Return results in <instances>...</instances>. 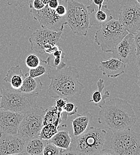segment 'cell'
<instances>
[{
	"mask_svg": "<svg viewBox=\"0 0 140 155\" xmlns=\"http://www.w3.org/2000/svg\"><path fill=\"white\" fill-rule=\"evenodd\" d=\"M137 117L132 105L120 98H112L101 107L98 122L113 133L131 129Z\"/></svg>",
	"mask_w": 140,
	"mask_h": 155,
	"instance_id": "cell-1",
	"label": "cell"
},
{
	"mask_svg": "<svg viewBox=\"0 0 140 155\" xmlns=\"http://www.w3.org/2000/svg\"><path fill=\"white\" fill-rule=\"evenodd\" d=\"M47 75L51 79L47 96L51 98L68 99L76 97L81 94L84 88L79 81V72L75 66L66 65L61 69H57L50 65Z\"/></svg>",
	"mask_w": 140,
	"mask_h": 155,
	"instance_id": "cell-2",
	"label": "cell"
},
{
	"mask_svg": "<svg viewBox=\"0 0 140 155\" xmlns=\"http://www.w3.org/2000/svg\"><path fill=\"white\" fill-rule=\"evenodd\" d=\"M39 93H26L17 90L2 89L0 109L25 115L37 105Z\"/></svg>",
	"mask_w": 140,
	"mask_h": 155,
	"instance_id": "cell-3",
	"label": "cell"
},
{
	"mask_svg": "<svg viewBox=\"0 0 140 155\" xmlns=\"http://www.w3.org/2000/svg\"><path fill=\"white\" fill-rule=\"evenodd\" d=\"M129 32L119 20L113 18L102 24L95 34V42L104 53H112L117 45Z\"/></svg>",
	"mask_w": 140,
	"mask_h": 155,
	"instance_id": "cell-4",
	"label": "cell"
},
{
	"mask_svg": "<svg viewBox=\"0 0 140 155\" xmlns=\"http://www.w3.org/2000/svg\"><path fill=\"white\" fill-rule=\"evenodd\" d=\"M106 130L90 127L86 131L76 137V149L73 154L100 155L106 142Z\"/></svg>",
	"mask_w": 140,
	"mask_h": 155,
	"instance_id": "cell-5",
	"label": "cell"
},
{
	"mask_svg": "<svg viewBox=\"0 0 140 155\" xmlns=\"http://www.w3.org/2000/svg\"><path fill=\"white\" fill-rule=\"evenodd\" d=\"M110 149L115 155H140V134L131 129L113 133Z\"/></svg>",
	"mask_w": 140,
	"mask_h": 155,
	"instance_id": "cell-6",
	"label": "cell"
},
{
	"mask_svg": "<svg viewBox=\"0 0 140 155\" xmlns=\"http://www.w3.org/2000/svg\"><path fill=\"white\" fill-rule=\"evenodd\" d=\"M66 20L75 35L86 36L91 25L86 6L83 3L75 0L69 1Z\"/></svg>",
	"mask_w": 140,
	"mask_h": 155,
	"instance_id": "cell-7",
	"label": "cell"
},
{
	"mask_svg": "<svg viewBox=\"0 0 140 155\" xmlns=\"http://www.w3.org/2000/svg\"><path fill=\"white\" fill-rule=\"evenodd\" d=\"M63 31H54L41 28L34 31L29 38L31 49L41 54H52L61 37Z\"/></svg>",
	"mask_w": 140,
	"mask_h": 155,
	"instance_id": "cell-8",
	"label": "cell"
},
{
	"mask_svg": "<svg viewBox=\"0 0 140 155\" xmlns=\"http://www.w3.org/2000/svg\"><path fill=\"white\" fill-rule=\"evenodd\" d=\"M45 109L37 106L26 114L20 122L18 135L24 141L39 137L41 130L44 126L43 118Z\"/></svg>",
	"mask_w": 140,
	"mask_h": 155,
	"instance_id": "cell-9",
	"label": "cell"
},
{
	"mask_svg": "<svg viewBox=\"0 0 140 155\" xmlns=\"http://www.w3.org/2000/svg\"><path fill=\"white\" fill-rule=\"evenodd\" d=\"M33 18L38 21L41 28L54 31H63L66 23V17L60 16L56 8L50 7L47 4L41 10L30 8Z\"/></svg>",
	"mask_w": 140,
	"mask_h": 155,
	"instance_id": "cell-10",
	"label": "cell"
},
{
	"mask_svg": "<svg viewBox=\"0 0 140 155\" xmlns=\"http://www.w3.org/2000/svg\"><path fill=\"white\" fill-rule=\"evenodd\" d=\"M119 20L125 29L134 34L140 29V8L137 3L127 4L122 7Z\"/></svg>",
	"mask_w": 140,
	"mask_h": 155,
	"instance_id": "cell-11",
	"label": "cell"
},
{
	"mask_svg": "<svg viewBox=\"0 0 140 155\" xmlns=\"http://www.w3.org/2000/svg\"><path fill=\"white\" fill-rule=\"evenodd\" d=\"M137 57V48L134 34L128 33L112 52V58H118L125 64H129L134 61Z\"/></svg>",
	"mask_w": 140,
	"mask_h": 155,
	"instance_id": "cell-12",
	"label": "cell"
},
{
	"mask_svg": "<svg viewBox=\"0 0 140 155\" xmlns=\"http://www.w3.org/2000/svg\"><path fill=\"white\" fill-rule=\"evenodd\" d=\"M26 141L18 134H0V155H22Z\"/></svg>",
	"mask_w": 140,
	"mask_h": 155,
	"instance_id": "cell-13",
	"label": "cell"
},
{
	"mask_svg": "<svg viewBox=\"0 0 140 155\" xmlns=\"http://www.w3.org/2000/svg\"><path fill=\"white\" fill-rule=\"evenodd\" d=\"M24 115L0 109V133L18 134L19 127Z\"/></svg>",
	"mask_w": 140,
	"mask_h": 155,
	"instance_id": "cell-14",
	"label": "cell"
},
{
	"mask_svg": "<svg viewBox=\"0 0 140 155\" xmlns=\"http://www.w3.org/2000/svg\"><path fill=\"white\" fill-rule=\"evenodd\" d=\"M126 68V64L114 58L101 60L99 65V69L103 75L112 78H118L124 74Z\"/></svg>",
	"mask_w": 140,
	"mask_h": 155,
	"instance_id": "cell-15",
	"label": "cell"
},
{
	"mask_svg": "<svg viewBox=\"0 0 140 155\" xmlns=\"http://www.w3.org/2000/svg\"><path fill=\"white\" fill-rule=\"evenodd\" d=\"M93 120V116L89 112H85L82 115H78L72 120L73 136H80L90 127Z\"/></svg>",
	"mask_w": 140,
	"mask_h": 155,
	"instance_id": "cell-16",
	"label": "cell"
},
{
	"mask_svg": "<svg viewBox=\"0 0 140 155\" xmlns=\"http://www.w3.org/2000/svg\"><path fill=\"white\" fill-rule=\"evenodd\" d=\"M91 27L99 26L113 19L111 12L108 9L107 5L105 4L103 7L98 10L88 11Z\"/></svg>",
	"mask_w": 140,
	"mask_h": 155,
	"instance_id": "cell-17",
	"label": "cell"
},
{
	"mask_svg": "<svg viewBox=\"0 0 140 155\" xmlns=\"http://www.w3.org/2000/svg\"><path fill=\"white\" fill-rule=\"evenodd\" d=\"M24 75L20 65L17 64L12 66L7 72V75L4 78V81L9 82L13 90H18L23 83Z\"/></svg>",
	"mask_w": 140,
	"mask_h": 155,
	"instance_id": "cell-18",
	"label": "cell"
},
{
	"mask_svg": "<svg viewBox=\"0 0 140 155\" xmlns=\"http://www.w3.org/2000/svg\"><path fill=\"white\" fill-rule=\"evenodd\" d=\"M43 88V84L39 78L31 77L28 73L25 74L22 85L19 91L26 93H40Z\"/></svg>",
	"mask_w": 140,
	"mask_h": 155,
	"instance_id": "cell-19",
	"label": "cell"
},
{
	"mask_svg": "<svg viewBox=\"0 0 140 155\" xmlns=\"http://www.w3.org/2000/svg\"><path fill=\"white\" fill-rule=\"evenodd\" d=\"M97 90L93 93L91 99L89 101L94 103L96 106L101 108L106 103V99L110 97V94L109 91L103 92L105 88V85L104 80L101 78L99 79L97 82Z\"/></svg>",
	"mask_w": 140,
	"mask_h": 155,
	"instance_id": "cell-20",
	"label": "cell"
},
{
	"mask_svg": "<svg viewBox=\"0 0 140 155\" xmlns=\"http://www.w3.org/2000/svg\"><path fill=\"white\" fill-rule=\"evenodd\" d=\"M48 141L61 149L66 150L67 152L71 150L70 145L72 142V138L68 131L63 130L58 131L56 134Z\"/></svg>",
	"mask_w": 140,
	"mask_h": 155,
	"instance_id": "cell-21",
	"label": "cell"
},
{
	"mask_svg": "<svg viewBox=\"0 0 140 155\" xmlns=\"http://www.w3.org/2000/svg\"><path fill=\"white\" fill-rule=\"evenodd\" d=\"M45 146V140L40 137L32 138L26 142L22 155H42Z\"/></svg>",
	"mask_w": 140,
	"mask_h": 155,
	"instance_id": "cell-22",
	"label": "cell"
},
{
	"mask_svg": "<svg viewBox=\"0 0 140 155\" xmlns=\"http://www.w3.org/2000/svg\"><path fill=\"white\" fill-rule=\"evenodd\" d=\"M63 112L58 110L57 107L54 105L45 109V113L43 118V125L48 124H54L59 127L60 123L62 122Z\"/></svg>",
	"mask_w": 140,
	"mask_h": 155,
	"instance_id": "cell-23",
	"label": "cell"
},
{
	"mask_svg": "<svg viewBox=\"0 0 140 155\" xmlns=\"http://www.w3.org/2000/svg\"><path fill=\"white\" fill-rule=\"evenodd\" d=\"M51 57H48L45 60H41L40 64L37 68L29 69V75L32 78L40 77L41 76L47 74L50 68V61Z\"/></svg>",
	"mask_w": 140,
	"mask_h": 155,
	"instance_id": "cell-24",
	"label": "cell"
},
{
	"mask_svg": "<svg viewBox=\"0 0 140 155\" xmlns=\"http://www.w3.org/2000/svg\"><path fill=\"white\" fill-rule=\"evenodd\" d=\"M59 127L54 124H48L42 127L39 137L44 140H50L53 136L56 134Z\"/></svg>",
	"mask_w": 140,
	"mask_h": 155,
	"instance_id": "cell-25",
	"label": "cell"
},
{
	"mask_svg": "<svg viewBox=\"0 0 140 155\" xmlns=\"http://www.w3.org/2000/svg\"><path fill=\"white\" fill-rule=\"evenodd\" d=\"M53 55L54 57L53 63H51V60L50 61V64L52 67L55 68L57 69H61L66 66V64L62 61V59L64 58V53L61 47H59L53 53Z\"/></svg>",
	"mask_w": 140,
	"mask_h": 155,
	"instance_id": "cell-26",
	"label": "cell"
},
{
	"mask_svg": "<svg viewBox=\"0 0 140 155\" xmlns=\"http://www.w3.org/2000/svg\"><path fill=\"white\" fill-rule=\"evenodd\" d=\"M66 150L56 146L48 140H45V146L43 150L44 155H60L64 154Z\"/></svg>",
	"mask_w": 140,
	"mask_h": 155,
	"instance_id": "cell-27",
	"label": "cell"
},
{
	"mask_svg": "<svg viewBox=\"0 0 140 155\" xmlns=\"http://www.w3.org/2000/svg\"><path fill=\"white\" fill-rule=\"evenodd\" d=\"M78 107L72 102L67 101L63 109V119L66 120L68 116H72L77 114Z\"/></svg>",
	"mask_w": 140,
	"mask_h": 155,
	"instance_id": "cell-28",
	"label": "cell"
},
{
	"mask_svg": "<svg viewBox=\"0 0 140 155\" xmlns=\"http://www.w3.org/2000/svg\"><path fill=\"white\" fill-rule=\"evenodd\" d=\"M41 63L40 58L35 54H29L25 59L26 66L29 69H33L38 66Z\"/></svg>",
	"mask_w": 140,
	"mask_h": 155,
	"instance_id": "cell-29",
	"label": "cell"
},
{
	"mask_svg": "<svg viewBox=\"0 0 140 155\" xmlns=\"http://www.w3.org/2000/svg\"><path fill=\"white\" fill-rule=\"evenodd\" d=\"M109 0H90V4L86 6L88 11L98 10L101 9Z\"/></svg>",
	"mask_w": 140,
	"mask_h": 155,
	"instance_id": "cell-30",
	"label": "cell"
},
{
	"mask_svg": "<svg viewBox=\"0 0 140 155\" xmlns=\"http://www.w3.org/2000/svg\"><path fill=\"white\" fill-rule=\"evenodd\" d=\"M9 5L15 7H23L25 5H29L33 0H5Z\"/></svg>",
	"mask_w": 140,
	"mask_h": 155,
	"instance_id": "cell-31",
	"label": "cell"
},
{
	"mask_svg": "<svg viewBox=\"0 0 140 155\" xmlns=\"http://www.w3.org/2000/svg\"><path fill=\"white\" fill-rule=\"evenodd\" d=\"M67 101H68V99L67 98H61V97L57 98L54 102V105L57 107L59 111L63 112V107H64L65 104Z\"/></svg>",
	"mask_w": 140,
	"mask_h": 155,
	"instance_id": "cell-32",
	"label": "cell"
},
{
	"mask_svg": "<svg viewBox=\"0 0 140 155\" xmlns=\"http://www.w3.org/2000/svg\"><path fill=\"white\" fill-rule=\"evenodd\" d=\"M45 6V5L41 0H33L29 4V7L30 8H34L37 10L43 8Z\"/></svg>",
	"mask_w": 140,
	"mask_h": 155,
	"instance_id": "cell-33",
	"label": "cell"
},
{
	"mask_svg": "<svg viewBox=\"0 0 140 155\" xmlns=\"http://www.w3.org/2000/svg\"><path fill=\"white\" fill-rule=\"evenodd\" d=\"M134 36L137 48V56H138L140 54V29L134 34Z\"/></svg>",
	"mask_w": 140,
	"mask_h": 155,
	"instance_id": "cell-34",
	"label": "cell"
},
{
	"mask_svg": "<svg viewBox=\"0 0 140 155\" xmlns=\"http://www.w3.org/2000/svg\"><path fill=\"white\" fill-rule=\"evenodd\" d=\"M136 60H137V68H138V69L140 71V55H138V56H137Z\"/></svg>",
	"mask_w": 140,
	"mask_h": 155,
	"instance_id": "cell-35",
	"label": "cell"
},
{
	"mask_svg": "<svg viewBox=\"0 0 140 155\" xmlns=\"http://www.w3.org/2000/svg\"><path fill=\"white\" fill-rule=\"evenodd\" d=\"M2 89L0 88V104L2 100Z\"/></svg>",
	"mask_w": 140,
	"mask_h": 155,
	"instance_id": "cell-36",
	"label": "cell"
},
{
	"mask_svg": "<svg viewBox=\"0 0 140 155\" xmlns=\"http://www.w3.org/2000/svg\"><path fill=\"white\" fill-rule=\"evenodd\" d=\"M45 5H47L48 2H49V1H50V0H41Z\"/></svg>",
	"mask_w": 140,
	"mask_h": 155,
	"instance_id": "cell-37",
	"label": "cell"
},
{
	"mask_svg": "<svg viewBox=\"0 0 140 155\" xmlns=\"http://www.w3.org/2000/svg\"><path fill=\"white\" fill-rule=\"evenodd\" d=\"M137 84H138V87H140V75H139V77H138V81H137Z\"/></svg>",
	"mask_w": 140,
	"mask_h": 155,
	"instance_id": "cell-38",
	"label": "cell"
},
{
	"mask_svg": "<svg viewBox=\"0 0 140 155\" xmlns=\"http://www.w3.org/2000/svg\"><path fill=\"white\" fill-rule=\"evenodd\" d=\"M136 1V3L140 7V0H135Z\"/></svg>",
	"mask_w": 140,
	"mask_h": 155,
	"instance_id": "cell-39",
	"label": "cell"
},
{
	"mask_svg": "<svg viewBox=\"0 0 140 155\" xmlns=\"http://www.w3.org/2000/svg\"><path fill=\"white\" fill-rule=\"evenodd\" d=\"M0 134H1V133H0Z\"/></svg>",
	"mask_w": 140,
	"mask_h": 155,
	"instance_id": "cell-40",
	"label": "cell"
}]
</instances>
